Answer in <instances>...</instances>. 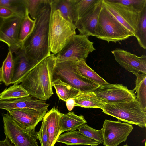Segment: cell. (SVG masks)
I'll use <instances>...</instances> for the list:
<instances>
[{"label":"cell","mask_w":146,"mask_h":146,"mask_svg":"<svg viewBox=\"0 0 146 146\" xmlns=\"http://www.w3.org/2000/svg\"><path fill=\"white\" fill-rule=\"evenodd\" d=\"M51 12L50 0H44L37 12L34 30L21 48L27 56L39 62L51 54L49 31Z\"/></svg>","instance_id":"1"},{"label":"cell","mask_w":146,"mask_h":146,"mask_svg":"<svg viewBox=\"0 0 146 146\" xmlns=\"http://www.w3.org/2000/svg\"><path fill=\"white\" fill-rule=\"evenodd\" d=\"M56 62L55 55L51 54L25 77L21 84L30 95L46 101L53 94L52 83Z\"/></svg>","instance_id":"2"},{"label":"cell","mask_w":146,"mask_h":146,"mask_svg":"<svg viewBox=\"0 0 146 146\" xmlns=\"http://www.w3.org/2000/svg\"><path fill=\"white\" fill-rule=\"evenodd\" d=\"M74 24L65 19L58 10L51 12L49 31L50 52L55 55L64 47L70 38L76 34Z\"/></svg>","instance_id":"3"},{"label":"cell","mask_w":146,"mask_h":146,"mask_svg":"<svg viewBox=\"0 0 146 146\" xmlns=\"http://www.w3.org/2000/svg\"><path fill=\"white\" fill-rule=\"evenodd\" d=\"M77 60L56 61L54 67L53 80L59 78L80 92H94L100 86L84 78L80 73Z\"/></svg>","instance_id":"4"},{"label":"cell","mask_w":146,"mask_h":146,"mask_svg":"<svg viewBox=\"0 0 146 146\" xmlns=\"http://www.w3.org/2000/svg\"><path fill=\"white\" fill-rule=\"evenodd\" d=\"M133 36L134 35L110 14L103 5L99 16L95 36L108 43H116Z\"/></svg>","instance_id":"5"},{"label":"cell","mask_w":146,"mask_h":146,"mask_svg":"<svg viewBox=\"0 0 146 146\" xmlns=\"http://www.w3.org/2000/svg\"><path fill=\"white\" fill-rule=\"evenodd\" d=\"M104 113L120 121L137 125L141 128L146 126V113L136 100L129 102L105 104L102 109Z\"/></svg>","instance_id":"6"},{"label":"cell","mask_w":146,"mask_h":146,"mask_svg":"<svg viewBox=\"0 0 146 146\" xmlns=\"http://www.w3.org/2000/svg\"><path fill=\"white\" fill-rule=\"evenodd\" d=\"M95 50L93 43L86 36L75 34L70 38L62 49L55 55L56 60L59 61L86 60L89 54Z\"/></svg>","instance_id":"7"},{"label":"cell","mask_w":146,"mask_h":146,"mask_svg":"<svg viewBox=\"0 0 146 146\" xmlns=\"http://www.w3.org/2000/svg\"><path fill=\"white\" fill-rule=\"evenodd\" d=\"M2 116L4 133L14 146H39L37 141V132L22 128L8 112Z\"/></svg>","instance_id":"8"},{"label":"cell","mask_w":146,"mask_h":146,"mask_svg":"<svg viewBox=\"0 0 146 146\" xmlns=\"http://www.w3.org/2000/svg\"><path fill=\"white\" fill-rule=\"evenodd\" d=\"M103 5L113 17L132 32L137 31L141 11L113 0H102Z\"/></svg>","instance_id":"9"},{"label":"cell","mask_w":146,"mask_h":146,"mask_svg":"<svg viewBox=\"0 0 146 146\" xmlns=\"http://www.w3.org/2000/svg\"><path fill=\"white\" fill-rule=\"evenodd\" d=\"M135 91L134 89H129L122 84L108 83L99 86L94 92L105 104H112L136 100Z\"/></svg>","instance_id":"10"},{"label":"cell","mask_w":146,"mask_h":146,"mask_svg":"<svg viewBox=\"0 0 146 146\" xmlns=\"http://www.w3.org/2000/svg\"><path fill=\"white\" fill-rule=\"evenodd\" d=\"M128 123L111 120H105L101 129L104 146H118L124 142L133 129Z\"/></svg>","instance_id":"11"},{"label":"cell","mask_w":146,"mask_h":146,"mask_svg":"<svg viewBox=\"0 0 146 146\" xmlns=\"http://www.w3.org/2000/svg\"><path fill=\"white\" fill-rule=\"evenodd\" d=\"M24 17L17 15L3 19L0 26V41L7 45L12 54H15L22 48L19 36L20 24Z\"/></svg>","instance_id":"12"},{"label":"cell","mask_w":146,"mask_h":146,"mask_svg":"<svg viewBox=\"0 0 146 146\" xmlns=\"http://www.w3.org/2000/svg\"><path fill=\"white\" fill-rule=\"evenodd\" d=\"M15 122L22 128L35 131L38 123L42 121L48 109L37 110L22 108L7 110Z\"/></svg>","instance_id":"13"},{"label":"cell","mask_w":146,"mask_h":146,"mask_svg":"<svg viewBox=\"0 0 146 146\" xmlns=\"http://www.w3.org/2000/svg\"><path fill=\"white\" fill-rule=\"evenodd\" d=\"M115 60L120 65L134 75L146 74V56H138L129 52L117 48L111 51Z\"/></svg>","instance_id":"14"},{"label":"cell","mask_w":146,"mask_h":146,"mask_svg":"<svg viewBox=\"0 0 146 146\" xmlns=\"http://www.w3.org/2000/svg\"><path fill=\"white\" fill-rule=\"evenodd\" d=\"M102 7V0H99L88 13L74 23L80 35L88 38L90 36H95L99 16Z\"/></svg>","instance_id":"15"},{"label":"cell","mask_w":146,"mask_h":146,"mask_svg":"<svg viewBox=\"0 0 146 146\" xmlns=\"http://www.w3.org/2000/svg\"><path fill=\"white\" fill-rule=\"evenodd\" d=\"M14 59V70L11 84L21 83L27 74L40 62L30 58L21 48Z\"/></svg>","instance_id":"16"},{"label":"cell","mask_w":146,"mask_h":146,"mask_svg":"<svg viewBox=\"0 0 146 146\" xmlns=\"http://www.w3.org/2000/svg\"><path fill=\"white\" fill-rule=\"evenodd\" d=\"M49 104L46 101L31 95L21 98L9 100H0V109L6 110L22 108H30L37 110L47 109Z\"/></svg>","instance_id":"17"},{"label":"cell","mask_w":146,"mask_h":146,"mask_svg":"<svg viewBox=\"0 0 146 146\" xmlns=\"http://www.w3.org/2000/svg\"><path fill=\"white\" fill-rule=\"evenodd\" d=\"M62 113L53 107L46 113L43 119L45 121L49 137V146H54L61 134L60 118Z\"/></svg>","instance_id":"18"},{"label":"cell","mask_w":146,"mask_h":146,"mask_svg":"<svg viewBox=\"0 0 146 146\" xmlns=\"http://www.w3.org/2000/svg\"><path fill=\"white\" fill-rule=\"evenodd\" d=\"M56 142L63 143L67 145H86L90 146H98L100 143L88 138L78 131H69L61 134Z\"/></svg>","instance_id":"19"},{"label":"cell","mask_w":146,"mask_h":146,"mask_svg":"<svg viewBox=\"0 0 146 146\" xmlns=\"http://www.w3.org/2000/svg\"><path fill=\"white\" fill-rule=\"evenodd\" d=\"M60 122L61 134L65 131L76 130L80 126L87 123L83 116L77 115L74 112L62 113Z\"/></svg>","instance_id":"20"},{"label":"cell","mask_w":146,"mask_h":146,"mask_svg":"<svg viewBox=\"0 0 146 146\" xmlns=\"http://www.w3.org/2000/svg\"><path fill=\"white\" fill-rule=\"evenodd\" d=\"M73 98L75 102V106L102 109L105 104L96 95L94 92H80Z\"/></svg>","instance_id":"21"},{"label":"cell","mask_w":146,"mask_h":146,"mask_svg":"<svg viewBox=\"0 0 146 146\" xmlns=\"http://www.w3.org/2000/svg\"><path fill=\"white\" fill-rule=\"evenodd\" d=\"M52 85L59 99L65 102L69 99L74 98L80 92L59 78L53 80Z\"/></svg>","instance_id":"22"},{"label":"cell","mask_w":146,"mask_h":146,"mask_svg":"<svg viewBox=\"0 0 146 146\" xmlns=\"http://www.w3.org/2000/svg\"><path fill=\"white\" fill-rule=\"evenodd\" d=\"M99 0H73L72 6L74 24L88 13Z\"/></svg>","instance_id":"23"},{"label":"cell","mask_w":146,"mask_h":146,"mask_svg":"<svg viewBox=\"0 0 146 146\" xmlns=\"http://www.w3.org/2000/svg\"><path fill=\"white\" fill-rule=\"evenodd\" d=\"M135 75L136 79L134 89L137 93L136 100L146 113V74L140 73Z\"/></svg>","instance_id":"24"},{"label":"cell","mask_w":146,"mask_h":146,"mask_svg":"<svg viewBox=\"0 0 146 146\" xmlns=\"http://www.w3.org/2000/svg\"><path fill=\"white\" fill-rule=\"evenodd\" d=\"M77 66L81 75L87 79L100 86L108 83L88 66L85 60L81 59L78 60Z\"/></svg>","instance_id":"25"},{"label":"cell","mask_w":146,"mask_h":146,"mask_svg":"<svg viewBox=\"0 0 146 146\" xmlns=\"http://www.w3.org/2000/svg\"><path fill=\"white\" fill-rule=\"evenodd\" d=\"M73 0H50L52 11L58 10L63 17L74 24L72 12Z\"/></svg>","instance_id":"26"},{"label":"cell","mask_w":146,"mask_h":146,"mask_svg":"<svg viewBox=\"0 0 146 146\" xmlns=\"http://www.w3.org/2000/svg\"><path fill=\"white\" fill-rule=\"evenodd\" d=\"M30 94L21 84H14L0 94V100H9L29 96Z\"/></svg>","instance_id":"27"},{"label":"cell","mask_w":146,"mask_h":146,"mask_svg":"<svg viewBox=\"0 0 146 146\" xmlns=\"http://www.w3.org/2000/svg\"><path fill=\"white\" fill-rule=\"evenodd\" d=\"M1 68L2 81L6 86H8L11 84L14 70V59L12 53L9 50Z\"/></svg>","instance_id":"28"},{"label":"cell","mask_w":146,"mask_h":146,"mask_svg":"<svg viewBox=\"0 0 146 146\" xmlns=\"http://www.w3.org/2000/svg\"><path fill=\"white\" fill-rule=\"evenodd\" d=\"M36 21L31 19L28 13L24 17L21 23L19 33V38L20 42L22 45L25 41L33 32Z\"/></svg>","instance_id":"29"},{"label":"cell","mask_w":146,"mask_h":146,"mask_svg":"<svg viewBox=\"0 0 146 146\" xmlns=\"http://www.w3.org/2000/svg\"><path fill=\"white\" fill-rule=\"evenodd\" d=\"M135 36L140 46L146 48V6L141 11L137 25V31Z\"/></svg>","instance_id":"30"},{"label":"cell","mask_w":146,"mask_h":146,"mask_svg":"<svg viewBox=\"0 0 146 146\" xmlns=\"http://www.w3.org/2000/svg\"><path fill=\"white\" fill-rule=\"evenodd\" d=\"M0 6L7 7L23 17L28 13L23 0H0Z\"/></svg>","instance_id":"31"},{"label":"cell","mask_w":146,"mask_h":146,"mask_svg":"<svg viewBox=\"0 0 146 146\" xmlns=\"http://www.w3.org/2000/svg\"><path fill=\"white\" fill-rule=\"evenodd\" d=\"M78 131L87 137L96 141L100 144L103 143V137L102 129L96 130L86 123L80 126L78 128Z\"/></svg>","instance_id":"32"},{"label":"cell","mask_w":146,"mask_h":146,"mask_svg":"<svg viewBox=\"0 0 146 146\" xmlns=\"http://www.w3.org/2000/svg\"><path fill=\"white\" fill-rule=\"evenodd\" d=\"M44 0H23L28 13L33 20L36 19L40 5Z\"/></svg>","instance_id":"33"},{"label":"cell","mask_w":146,"mask_h":146,"mask_svg":"<svg viewBox=\"0 0 146 146\" xmlns=\"http://www.w3.org/2000/svg\"><path fill=\"white\" fill-rule=\"evenodd\" d=\"M40 128L37 132V139L40 141L41 146H49V137L46 123L43 119Z\"/></svg>","instance_id":"34"},{"label":"cell","mask_w":146,"mask_h":146,"mask_svg":"<svg viewBox=\"0 0 146 146\" xmlns=\"http://www.w3.org/2000/svg\"><path fill=\"white\" fill-rule=\"evenodd\" d=\"M123 5L130 6L141 11L146 6V0H113Z\"/></svg>","instance_id":"35"},{"label":"cell","mask_w":146,"mask_h":146,"mask_svg":"<svg viewBox=\"0 0 146 146\" xmlns=\"http://www.w3.org/2000/svg\"><path fill=\"white\" fill-rule=\"evenodd\" d=\"M17 15H18L9 8L0 6V19H6Z\"/></svg>","instance_id":"36"},{"label":"cell","mask_w":146,"mask_h":146,"mask_svg":"<svg viewBox=\"0 0 146 146\" xmlns=\"http://www.w3.org/2000/svg\"><path fill=\"white\" fill-rule=\"evenodd\" d=\"M66 102L68 110L69 111L72 110L75 105V102L74 98L69 99Z\"/></svg>","instance_id":"37"},{"label":"cell","mask_w":146,"mask_h":146,"mask_svg":"<svg viewBox=\"0 0 146 146\" xmlns=\"http://www.w3.org/2000/svg\"><path fill=\"white\" fill-rule=\"evenodd\" d=\"M2 81V72L1 68H0V83Z\"/></svg>","instance_id":"38"},{"label":"cell","mask_w":146,"mask_h":146,"mask_svg":"<svg viewBox=\"0 0 146 146\" xmlns=\"http://www.w3.org/2000/svg\"><path fill=\"white\" fill-rule=\"evenodd\" d=\"M3 19H0V26Z\"/></svg>","instance_id":"39"},{"label":"cell","mask_w":146,"mask_h":146,"mask_svg":"<svg viewBox=\"0 0 146 146\" xmlns=\"http://www.w3.org/2000/svg\"><path fill=\"white\" fill-rule=\"evenodd\" d=\"M122 146H129L127 144H126L125 145Z\"/></svg>","instance_id":"40"},{"label":"cell","mask_w":146,"mask_h":146,"mask_svg":"<svg viewBox=\"0 0 146 146\" xmlns=\"http://www.w3.org/2000/svg\"><path fill=\"white\" fill-rule=\"evenodd\" d=\"M146 142H145V146H146Z\"/></svg>","instance_id":"41"},{"label":"cell","mask_w":146,"mask_h":146,"mask_svg":"<svg viewBox=\"0 0 146 146\" xmlns=\"http://www.w3.org/2000/svg\"><path fill=\"white\" fill-rule=\"evenodd\" d=\"M67 146H68V145Z\"/></svg>","instance_id":"42"}]
</instances>
